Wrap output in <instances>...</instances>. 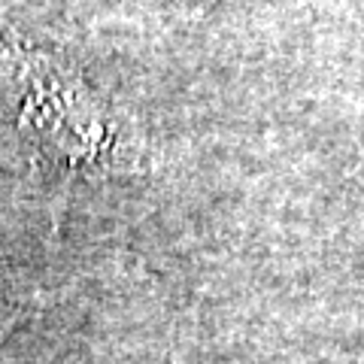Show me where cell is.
I'll list each match as a JSON object with an SVG mask.
<instances>
[{
  "instance_id": "cell-1",
  "label": "cell",
  "mask_w": 364,
  "mask_h": 364,
  "mask_svg": "<svg viewBox=\"0 0 364 364\" xmlns=\"http://www.w3.org/2000/svg\"><path fill=\"white\" fill-rule=\"evenodd\" d=\"M188 4H200V6H207V4H213V0H188Z\"/></svg>"
}]
</instances>
